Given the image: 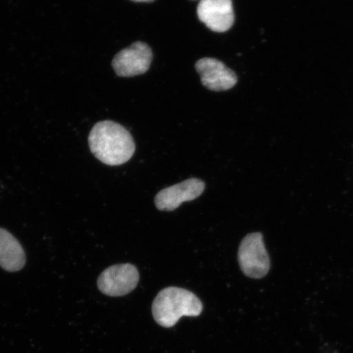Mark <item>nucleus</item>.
<instances>
[{
    "label": "nucleus",
    "mask_w": 353,
    "mask_h": 353,
    "mask_svg": "<svg viewBox=\"0 0 353 353\" xmlns=\"http://www.w3.org/2000/svg\"><path fill=\"white\" fill-rule=\"evenodd\" d=\"M199 19L214 32H226L235 21L232 0H200Z\"/></svg>",
    "instance_id": "7"
},
{
    "label": "nucleus",
    "mask_w": 353,
    "mask_h": 353,
    "mask_svg": "<svg viewBox=\"0 0 353 353\" xmlns=\"http://www.w3.org/2000/svg\"><path fill=\"white\" fill-rule=\"evenodd\" d=\"M139 281L138 268L131 263L117 264L109 267L98 279L101 293L110 297H121L132 292Z\"/></svg>",
    "instance_id": "4"
},
{
    "label": "nucleus",
    "mask_w": 353,
    "mask_h": 353,
    "mask_svg": "<svg viewBox=\"0 0 353 353\" xmlns=\"http://www.w3.org/2000/svg\"><path fill=\"white\" fill-rule=\"evenodd\" d=\"M205 183L196 178L183 181L161 190L154 198V204L161 211H174L183 202L196 200L204 192Z\"/></svg>",
    "instance_id": "6"
},
{
    "label": "nucleus",
    "mask_w": 353,
    "mask_h": 353,
    "mask_svg": "<svg viewBox=\"0 0 353 353\" xmlns=\"http://www.w3.org/2000/svg\"><path fill=\"white\" fill-rule=\"evenodd\" d=\"M152 59L151 48L139 41L119 52L114 57L112 66L117 76L132 77L147 72Z\"/></svg>",
    "instance_id": "5"
},
{
    "label": "nucleus",
    "mask_w": 353,
    "mask_h": 353,
    "mask_svg": "<svg viewBox=\"0 0 353 353\" xmlns=\"http://www.w3.org/2000/svg\"><path fill=\"white\" fill-rule=\"evenodd\" d=\"M26 264V254L20 242L6 229L0 228V267L3 270L15 272Z\"/></svg>",
    "instance_id": "9"
},
{
    "label": "nucleus",
    "mask_w": 353,
    "mask_h": 353,
    "mask_svg": "<svg viewBox=\"0 0 353 353\" xmlns=\"http://www.w3.org/2000/svg\"><path fill=\"white\" fill-rule=\"evenodd\" d=\"M238 262L241 271L252 279H262L270 271V258L260 232L250 233L241 242Z\"/></svg>",
    "instance_id": "3"
},
{
    "label": "nucleus",
    "mask_w": 353,
    "mask_h": 353,
    "mask_svg": "<svg viewBox=\"0 0 353 353\" xmlns=\"http://www.w3.org/2000/svg\"><path fill=\"white\" fill-rule=\"evenodd\" d=\"M203 311L201 299L191 291L167 287L154 299L152 314L163 327H173L183 316H198Z\"/></svg>",
    "instance_id": "2"
},
{
    "label": "nucleus",
    "mask_w": 353,
    "mask_h": 353,
    "mask_svg": "<svg viewBox=\"0 0 353 353\" xmlns=\"http://www.w3.org/2000/svg\"><path fill=\"white\" fill-rule=\"evenodd\" d=\"M131 1L136 3H152L154 0H131Z\"/></svg>",
    "instance_id": "10"
},
{
    "label": "nucleus",
    "mask_w": 353,
    "mask_h": 353,
    "mask_svg": "<svg viewBox=\"0 0 353 353\" xmlns=\"http://www.w3.org/2000/svg\"><path fill=\"white\" fill-rule=\"evenodd\" d=\"M88 145L97 159L110 166L125 164L135 152L130 132L120 123L110 121L96 123L88 136Z\"/></svg>",
    "instance_id": "1"
},
{
    "label": "nucleus",
    "mask_w": 353,
    "mask_h": 353,
    "mask_svg": "<svg viewBox=\"0 0 353 353\" xmlns=\"http://www.w3.org/2000/svg\"><path fill=\"white\" fill-rule=\"evenodd\" d=\"M196 69L203 85L212 91L231 90L237 83L235 72L218 59L205 57L197 61Z\"/></svg>",
    "instance_id": "8"
}]
</instances>
